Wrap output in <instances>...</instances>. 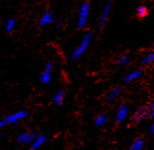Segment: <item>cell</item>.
Returning a JSON list of instances; mask_svg holds the SVG:
<instances>
[{"label":"cell","mask_w":154,"mask_h":150,"mask_svg":"<svg viewBox=\"0 0 154 150\" xmlns=\"http://www.w3.org/2000/svg\"><path fill=\"white\" fill-rule=\"evenodd\" d=\"M26 116H28V112L26 111H19L14 113L6 115L1 120V122H0V127H4L5 126L8 125H15L20 121H22L23 119L26 118Z\"/></svg>","instance_id":"cell-3"},{"label":"cell","mask_w":154,"mask_h":150,"mask_svg":"<svg viewBox=\"0 0 154 150\" xmlns=\"http://www.w3.org/2000/svg\"><path fill=\"white\" fill-rule=\"evenodd\" d=\"M64 98H65V92L63 90H59L52 95L51 101L56 106H62L63 104Z\"/></svg>","instance_id":"cell-10"},{"label":"cell","mask_w":154,"mask_h":150,"mask_svg":"<svg viewBox=\"0 0 154 150\" xmlns=\"http://www.w3.org/2000/svg\"><path fill=\"white\" fill-rule=\"evenodd\" d=\"M46 140H48V138H46L45 135H44V134L38 135L37 137H36V139H35V141L33 142V144L30 145V150H37V149H39L44 144H45Z\"/></svg>","instance_id":"cell-12"},{"label":"cell","mask_w":154,"mask_h":150,"mask_svg":"<svg viewBox=\"0 0 154 150\" xmlns=\"http://www.w3.org/2000/svg\"><path fill=\"white\" fill-rule=\"evenodd\" d=\"M52 73H53V63L48 61L45 65V68L42 74L39 77V81L42 84H49L52 79Z\"/></svg>","instance_id":"cell-4"},{"label":"cell","mask_w":154,"mask_h":150,"mask_svg":"<svg viewBox=\"0 0 154 150\" xmlns=\"http://www.w3.org/2000/svg\"><path fill=\"white\" fill-rule=\"evenodd\" d=\"M62 26H63V24H62V23H58V24H57V26H58V28H61Z\"/></svg>","instance_id":"cell-22"},{"label":"cell","mask_w":154,"mask_h":150,"mask_svg":"<svg viewBox=\"0 0 154 150\" xmlns=\"http://www.w3.org/2000/svg\"><path fill=\"white\" fill-rule=\"evenodd\" d=\"M136 13L139 17L141 18H144L148 15L149 13V11H148V8H146V6L145 5H140L138 8H137V11H136Z\"/></svg>","instance_id":"cell-18"},{"label":"cell","mask_w":154,"mask_h":150,"mask_svg":"<svg viewBox=\"0 0 154 150\" xmlns=\"http://www.w3.org/2000/svg\"><path fill=\"white\" fill-rule=\"evenodd\" d=\"M130 60H131V58H130L129 55H122L121 57L118 59L117 63L119 65H127L130 63Z\"/></svg>","instance_id":"cell-19"},{"label":"cell","mask_w":154,"mask_h":150,"mask_svg":"<svg viewBox=\"0 0 154 150\" xmlns=\"http://www.w3.org/2000/svg\"><path fill=\"white\" fill-rule=\"evenodd\" d=\"M154 63V51L149 53L148 55L145 56L142 60H141V64L142 65H146Z\"/></svg>","instance_id":"cell-17"},{"label":"cell","mask_w":154,"mask_h":150,"mask_svg":"<svg viewBox=\"0 0 154 150\" xmlns=\"http://www.w3.org/2000/svg\"><path fill=\"white\" fill-rule=\"evenodd\" d=\"M112 9V1H108L105 4L104 8H103L101 13H100V16H99L98 26H100V28H102V26L106 24L107 20H108V18L110 16V13H111Z\"/></svg>","instance_id":"cell-6"},{"label":"cell","mask_w":154,"mask_h":150,"mask_svg":"<svg viewBox=\"0 0 154 150\" xmlns=\"http://www.w3.org/2000/svg\"><path fill=\"white\" fill-rule=\"evenodd\" d=\"M149 131H150V133L154 136V122L152 123V125H151L150 127H149Z\"/></svg>","instance_id":"cell-21"},{"label":"cell","mask_w":154,"mask_h":150,"mask_svg":"<svg viewBox=\"0 0 154 150\" xmlns=\"http://www.w3.org/2000/svg\"><path fill=\"white\" fill-rule=\"evenodd\" d=\"M142 75H143L142 70L132 71V72H131L129 74H127L126 76L123 78V82L124 83H131V82H132V81L138 79L139 78H141Z\"/></svg>","instance_id":"cell-11"},{"label":"cell","mask_w":154,"mask_h":150,"mask_svg":"<svg viewBox=\"0 0 154 150\" xmlns=\"http://www.w3.org/2000/svg\"><path fill=\"white\" fill-rule=\"evenodd\" d=\"M129 111H130L129 106L127 104H122L117 109V111L116 112V117H115L116 122L118 123V124L123 123L127 119V117H128Z\"/></svg>","instance_id":"cell-8"},{"label":"cell","mask_w":154,"mask_h":150,"mask_svg":"<svg viewBox=\"0 0 154 150\" xmlns=\"http://www.w3.org/2000/svg\"><path fill=\"white\" fill-rule=\"evenodd\" d=\"M145 145H146L145 139L143 137H139L133 141L129 150H142L145 147Z\"/></svg>","instance_id":"cell-13"},{"label":"cell","mask_w":154,"mask_h":150,"mask_svg":"<svg viewBox=\"0 0 154 150\" xmlns=\"http://www.w3.org/2000/svg\"><path fill=\"white\" fill-rule=\"evenodd\" d=\"M149 116L153 119V122H154V99L149 103Z\"/></svg>","instance_id":"cell-20"},{"label":"cell","mask_w":154,"mask_h":150,"mask_svg":"<svg viewBox=\"0 0 154 150\" xmlns=\"http://www.w3.org/2000/svg\"><path fill=\"white\" fill-rule=\"evenodd\" d=\"M120 93H121V89H120L119 87L113 88V89L108 93V95H107V99H108L109 101L116 100L120 95Z\"/></svg>","instance_id":"cell-15"},{"label":"cell","mask_w":154,"mask_h":150,"mask_svg":"<svg viewBox=\"0 0 154 150\" xmlns=\"http://www.w3.org/2000/svg\"><path fill=\"white\" fill-rule=\"evenodd\" d=\"M15 26H16V20L14 18H10L8 19V21L6 22L5 29L7 32H11L15 29Z\"/></svg>","instance_id":"cell-16"},{"label":"cell","mask_w":154,"mask_h":150,"mask_svg":"<svg viewBox=\"0 0 154 150\" xmlns=\"http://www.w3.org/2000/svg\"><path fill=\"white\" fill-rule=\"evenodd\" d=\"M54 20H55V17L53 15V13L49 11H45L43 13L42 17L39 20V26L40 28H43V26L50 25L54 22Z\"/></svg>","instance_id":"cell-9"},{"label":"cell","mask_w":154,"mask_h":150,"mask_svg":"<svg viewBox=\"0 0 154 150\" xmlns=\"http://www.w3.org/2000/svg\"><path fill=\"white\" fill-rule=\"evenodd\" d=\"M91 10V3L86 1L83 2L80 6L78 14V21H77V28L79 29H83L88 23V18Z\"/></svg>","instance_id":"cell-2"},{"label":"cell","mask_w":154,"mask_h":150,"mask_svg":"<svg viewBox=\"0 0 154 150\" xmlns=\"http://www.w3.org/2000/svg\"><path fill=\"white\" fill-rule=\"evenodd\" d=\"M148 116H149V107H139L137 110L135 111V112L133 113L132 115V119L134 122H142L145 119L148 118Z\"/></svg>","instance_id":"cell-7"},{"label":"cell","mask_w":154,"mask_h":150,"mask_svg":"<svg viewBox=\"0 0 154 150\" xmlns=\"http://www.w3.org/2000/svg\"><path fill=\"white\" fill-rule=\"evenodd\" d=\"M108 122V116L105 113H99L95 118V125L97 127H102Z\"/></svg>","instance_id":"cell-14"},{"label":"cell","mask_w":154,"mask_h":150,"mask_svg":"<svg viewBox=\"0 0 154 150\" xmlns=\"http://www.w3.org/2000/svg\"><path fill=\"white\" fill-rule=\"evenodd\" d=\"M92 38H93V33L92 32H86L84 34L83 37L82 38V41H80L79 44L76 47V48L74 49V51H73V53H72V55H71L72 61L78 60L86 52L87 48H88L90 44H91Z\"/></svg>","instance_id":"cell-1"},{"label":"cell","mask_w":154,"mask_h":150,"mask_svg":"<svg viewBox=\"0 0 154 150\" xmlns=\"http://www.w3.org/2000/svg\"><path fill=\"white\" fill-rule=\"evenodd\" d=\"M36 134L35 132H29V131H26L21 134H19L17 136V142L19 145H32L33 142L36 139Z\"/></svg>","instance_id":"cell-5"}]
</instances>
